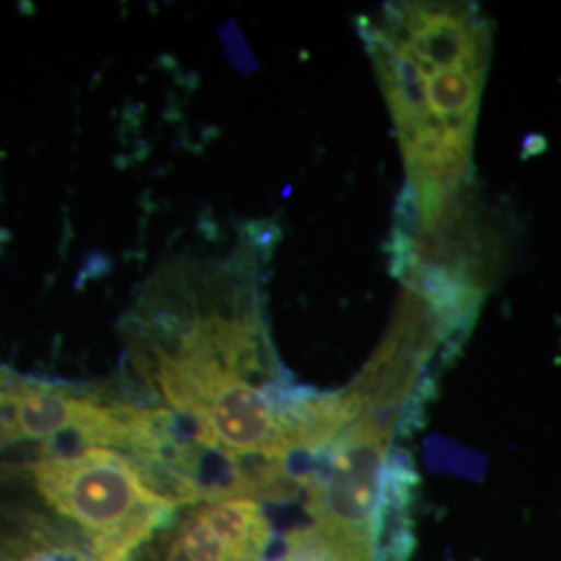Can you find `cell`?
I'll use <instances>...</instances> for the list:
<instances>
[{"label": "cell", "instance_id": "obj_1", "mask_svg": "<svg viewBox=\"0 0 561 561\" xmlns=\"http://www.w3.org/2000/svg\"><path fill=\"white\" fill-rule=\"evenodd\" d=\"M368 46L396 123L408 183L454 192L470 183L472 138L491 30L468 2L387 4Z\"/></svg>", "mask_w": 561, "mask_h": 561}, {"label": "cell", "instance_id": "obj_2", "mask_svg": "<svg viewBox=\"0 0 561 561\" xmlns=\"http://www.w3.org/2000/svg\"><path fill=\"white\" fill-rule=\"evenodd\" d=\"M27 470L42 500L80 528L88 561L129 560L180 510L154 495L129 458L113 449L41 456Z\"/></svg>", "mask_w": 561, "mask_h": 561}, {"label": "cell", "instance_id": "obj_3", "mask_svg": "<svg viewBox=\"0 0 561 561\" xmlns=\"http://www.w3.org/2000/svg\"><path fill=\"white\" fill-rule=\"evenodd\" d=\"M419 474L403 449H391L368 522L373 561H410L414 551V502Z\"/></svg>", "mask_w": 561, "mask_h": 561}, {"label": "cell", "instance_id": "obj_4", "mask_svg": "<svg viewBox=\"0 0 561 561\" xmlns=\"http://www.w3.org/2000/svg\"><path fill=\"white\" fill-rule=\"evenodd\" d=\"M198 520L219 539L233 561H264L271 526L254 500H222L196 512Z\"/></svg>", "mask_w": 561, "mask_h": 561}, {"label": "cell", "instance_id": "obj_5", "mask_svg": "<svg viewBox=\"0 0 561 561\" xmlns=\"http://www.w3.org/2000/svg\"><path fill=\"white\" fill-rule=\"evenodd\" d=\"M366 558L333 539L329 533L314 530L294 533L287 542L285 553L277 561H364Z\"/></svg>", "mask_w": 561, "mask_h": 561}, {"label": "cell", "instance_id": "obj_6", "mask_svg": "<svg viewBox=\"0 0 561 561\" xmlns=\"http://www.w3.org/2000/svg\"><path fill=\"white\" fill-rule=\"evenodd\" d=\"M18 382V375L9 373L0 366V451L13 445V431H11V396Z\"/></svg>", "mask_w": 561, "mask_h": 561}, {"label": "cell", "instance_id": "obj_7", "mask_svg": "<svg viewBox=\"0 0 561 561\" xmlns=\"http://www.w3.org/2000/svg\"><path fill=\"white\" fill-rule=\"evenodd\" d=\"M13 561H88L85 551H78V549H67V547H46V549H38L21 560Z\"/></svg>", "mask_w": 561, "mask_h": 561}]
</instances>
